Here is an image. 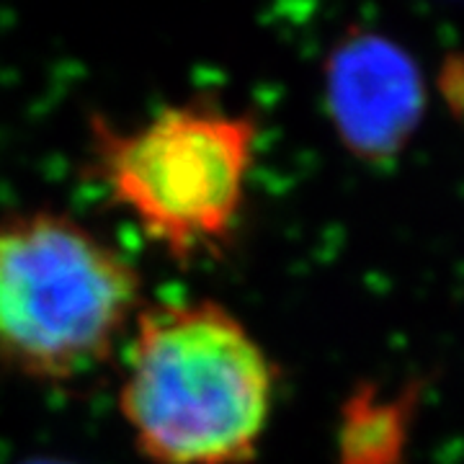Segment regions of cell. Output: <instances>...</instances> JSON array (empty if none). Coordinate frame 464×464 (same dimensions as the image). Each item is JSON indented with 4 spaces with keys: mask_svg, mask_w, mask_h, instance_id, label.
<instances>
[{
    "mask_svg": "<svg viewBox=\"0 0 464 464\" xmlns=\"http://www.w3.org/2000/svg\"><path fill=\"white\" fill-rule=\"evenodd\" d=\"M279 372L215 299L145 304L124 341L116 408L150 464H253Z\"/></svg>",
    "mask_w": 464,
    "mask_h": 464,
    "instance_id": "1",
    "label": "cell"
},
{
    "mask_svg": "<svg viewBox=\"0 0 464 464\" xmlns=\"http://www.w3.org/2000/svg\"><path fill=\"white\" fill-rule=\"evenodd\" d=\"M127 253L81 219L32 209L0 219V369L67 384L106 366L142 310Z\"/></svg>",
    "mask_w": 464,
    "mask_h": 464,
    "instance_id": "2",
    "label": "cell"
},
{
    "mask_svg": "<svg viewBox=\"0 0 464 464\" xmlns=\"http://www.w3.org/2000/svg\"><path fill=\"white\" fill-rule=\"evenodd\" d=\"M256 142L253 116L207 99L166 106L134 127L93 116L88 173L148 243L191 266L235 243Z\"/></svg>",
    "mask_w": 464,
    "mask_h": 464,
    "instance_id": "3",
    "label": "cell"
},
{
    "mask_svg": "<svg viewBox=\"0 0 464 464\" xmlns=\"http://www.w3.org/2000/svg\"><path fill=\"white\" fill-rule=\"evenodd\" d=\"M325 101L343 148L372 166L395 160L420 127L426 83L413 54L372 29H348L325 60Z\"/></svg>",
    "mask_w": 464,
    "mask_h": 464,
    "instance_id": "4",
    "label": "cell"
},
{
    "mask_svg": "<svg viewBox=\"0 0 464 464\" xmlns=\"http://www.w3.org/2000/svg\"><path fill=\"white\" fill-rule=\"evenodd\" d=\"M423 384L387 392L380 382H362L341 405L338 464H408L413 420Z\"/></svg>",
    "mask_w": 464,
    "mask_h": 464,
    "instance_id": "5",
    "label": "cell"
}]
</instances>
